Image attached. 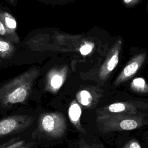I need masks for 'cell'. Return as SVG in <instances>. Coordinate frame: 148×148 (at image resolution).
Instances as JSON below:
<instances>
[{
    "mask_svg": "<svg viewBox=\"0 0 148 148\" xmlns=\"http://www.w3.org/2000/svg\"><path fill=\"white\" fill-rule=\"evenodd\" d=\"M145 56L140 54L135 57L123 69L122 73V77L126 78L134 75L139 68L140 65L144 60Z\"/></svg>",
    "mask_w": 148,
    "mask_h": 148,
    "instance_id": "obj_5",
    "label": "cell"
},
{
    "mask_svg": "<svg viewBox=\"0 0 148 148\" xmlns=\"http://www.w3.org/2000/svg\"><path fill=\"white\" fill-rule=\"evenodd\" d=\"M94 47V45L92 43H85L79 49V51L81 54L86 56L91 52Z\"/></svg>",
    "mask_w": 148,
    "mask_h": 148,
    "instance_id": "obj_13",
    "label": "cell"
},
{
    "mask_svg": "<svg viewBox=\"0 0 148 148\" xmlns=\"http://www.w3.org/2000/svg\"><path fill=\"white\" fill-rule=\"evenodd\" d=\"M0 36L7 39L13 43H17L19 42V38L17 34L10 32L5 27L4 24L0 20Z\"/></svg>",
    "mask_w": 148,
    "mask_h": 148,
    "instance_id": "obj_8",
    "label": "cell"
},
{
    "mask_svg": "<svg viewBox=\"0 0 148 148\" xmlns=\"http://www.w3.org/2000/svg\"><path fill=\"white\" fill-rule=\"evenodd\" d=\"M128 148H141V147L138 142L133 141L129 144Z\"/></svg>",
    "mask_w": 148,
    "mask_h": 148,
    "instance_id": "obj_17",
    "label": "cell"
},
{
    "mask_svg": "<svg viewBox=\"0 0 148 148\" xmlns=\"http://www.w3.org/2000/svg\"><path fill=\"white\" fill-rule=\"evenodd\" d=\"M34 145V142L25 143L23 140H17L1 146L0 148H31Z\"/></svg>",
    "mask_w": 148,
    "mask_h": 148,
    "instance_id": "obj_10",
    "label": "cell"
},
{
    "mask_svg": "<svg viewBox=\"0 0 148 148\" xmlns=\"http://www.w3.org/2000/svg\"><path fill=\"white\" fill-rule=\"evenodd\" d=\"M125 109V106L122 103H114L109 106V110L111 112L117 113L124 111Z\"/></svg>",
    "mask_w": 148,
    "mask_h": 148,
    "instance_id": "obj_14",
    "label": "cell"
},
{
    "mask_svg": "<svg viewBox=\"0 0 148 148\" xmlns=\"http://www.w3.org/2000/svg\"><path fill=\"white\" fill-rule=\"evenodd\" d=\"M136 121L131 119H125L121 121L120 123V127L124 130H131L137 127Z\"/></svg>",
    "mask_w": 148,
    "mask_h": 148,
    "instance_id": "obj_12",
    "label": "cell"
},
{
    "mask_svg": "<svg viewBox=\"0 0 148 148\" xmlns=\"http://www.w3.org/2000/svg\"><path fill=\"white\" fill-rule=\"evenodd\" d=\"M140 0H123V2L125 5L128 7H132L138 4Z\"/></svg>",
    "mask_w": 148,
    "mask_h": 148,
    "instance_id": "obj_16",
    "label": "cell"
},
{
    "mask_svg": "<svg viewBox=\"0 0 148 148\" xmlns=\"http://www.w3.org/2000/svg\"><path fill=\"white\" fill-rule=\"evenodd\" d=\"M38 128L43 134L52 137L58 136L63 132V119L57 113H46L39 118Z\"/></svg>",
    "mask_w": 148,
    "mask_h": 148,
    "instance_id": "obj_3",
    "label": "cell"
},
{
    "mask_svg": "<svg viewBox=\"0 0 148 148\" xmlns=\"http://www.w3.org/2000/svg\"><path fill=\"white\" fill-rule=\"evenodd\" d=\"M38 67H31L0 87V104L9 106L27 100L39 77Z\"/></svg>",
    "mask_w": 148,
    "mask_h": 148,
    "instance_id": "obj_1",
    "label": "cell"
},
{
    "mask_svg": "<svg viewBox=\"0 0 148 148\" xmlns=\"http://www.w3.org/2000/svg\"><path fill=\"white\" fill-rule=\"evenodd\" d=\"M8 1H9L11 4H12V5H13V4H14V1H15V0H8Z\"/></svg>",
    "mask_w": 148,
    "mask_h": 148,
    "instance_id": "obj_18",
    "label": "cell"
},
{
    "mask_svg": "<svg viewBox=\"0 0 148 148\" xmlns=\"http://www.w3.org/2000/svg\"><path fill=\"white\" fill-rule=\"evenodd\" d=\"M77 97L79 102L84 106L89 105L92 101V96L87 90H82L79 92Z\"/></svg>",
    "mask_w": 148,
    "mask_h": 148,
    "instance_id": "obj_11",
    "label": "cell"
},
{
    "mask_svg": "<svg viewBox=\"0 0 148 148\" xmlns=\"http://www.w3.org/2000/svg\"><path fill=\"white\" fill-rule=\"evenodd\" d=\"M34 118L28 115H13L0 120V138L23 131L33 123Z\"/></svg>",
    "mask_w": 148,
    "mask_h": 148,
    "instance_id": "obj_2",
    "label": "cell"
},
{
    "mask_svg": "<svg viewBox=\"0 0 148 148\" xmlns=\"http://www.w3.org/2000/svg\"><path fill=\"white\" fill-rule=\"evenodd\" d=\"M15 51L13 42L0 36V58L7 59L11 57Z\"/></svg>",
    "mask_w": 148,
    "mask_h": 148,
    "instance_id": "obj_6",
    "label": "cell"
},
{
    "mask_svg": "<svg viewBox=\"0 0 148 148\" xmlns=\"http://www.w3.org/2000/svg\"><path fill=\"white\" fill-rule=\"evenodd\" d=\"M0 61H1V59H0Z\"/></svg>",
    "mask_w": 148,
    "mask_h": 148,
    "instance_id": "obj_19",
    "label": "cell"
},
{
    "mask_svg": "<svg viewBox=\"0 0 148 148\" xmlns=\"http://www.w3.org/2000/svg\"><path fill=\"white\" fill-rule=\"evenodd\" d=\"M82 113V110L79 105L77 103H73L72 104L68 111L69 117L71 120L73 122H76L79 119Z\"/></svg>",
    "mask_w": 148,
    "mask_h": 148,
    "instance_id": "obj_9",
    "label": "cell"
},
{
    "mask_svg": "<svg viewBox=\"0 0 148 148\" xmlns=\"http://www.w3.org/2000/svg\"><path fill=\"white\" fill-rule=\"evenodd\" d=\"M0 20L4 24L6 28L12 34H17V21L15 18L6 11L0 9Z\"/></svg>",
    "mask_w": 148,
    "mask_h": 148,
    "instance_id": "obj_7",
    "label": "cell"
},
{
    "mask_svg": "<svg viewBox=\"0 0 148 148\" xmlns=\"http://www.w3.org/2000/svg\"><path fill=\"white\" fill-rule=\"evenodd\" d=\"M133 86L139 89H141L145 87V80L143 78L141 77H138L136 79H135L133 80V83H132Z\"/></svg>",
    "mask_w": 148,
    "mask_h": 148,
    "instance_id": "obj_15",
    "label": "cell"
},
{
    "mask_svg": "<svg viewBox=\"0 0 148 148\" xmlns=\"http://www.w3.org/2000/svg\"><path fill=\"white\" fill-rule=\"evenodd\" d=\"M63 75L60 71H51L47 76L46 89L51 91H57L63 83Z\"/></svg>",
    "mask_w": 148,
    "mask_h": 148,
    "instance_id": "obj_4",
    "label": "cell"
}]
</instances>
